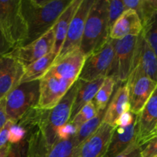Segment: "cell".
Masks as SVG:
<instances>
[{"label":"cell","instance_id":"6da1fadb","mask_svg":"<svg viewBox=\"0 0 157 157\" xmlns=\"http://www.w3.org/2000/svg\"><path fill=\"white\" fill-rule=\"evenodd\" d=\"M71 2L72 0H21L22 12L28 29V38L24 45L38 39L52 29Z\"/></svg>","mask_w":157,"mask_h":157},{"label":"cell","instance_id":"7a4b0ae2","mask_svg":"<svg viewBox=\"0 0 157 157\" xmlns=\"http://www.w3.org/2000/svg\"><path fill=\"white\" fill-rule=\"evenodd\" d=\"M109 0H94L85 25L79 50L87 57L109 41Z\"/></svg>","mask_w":157,"mask_h":157},{"label":"cell","instance_id":"3957f363","mask_svg":"<svg viewBox=\"0 0 157 157\" xmlns=\"http://www.w3.org/2000/svg\"><path fill=\"white\" fill-rule=\"evenodd\" d=\"M0 31L14 48L24 45L28 29L21 9V0H0Z\"/></svg>","mask_w":157,"mask_h":157},{"label":"cell","instance_id":"277c9868","mask_svg":"<svg viewBox=\"0 0 157 157\" xmlns=\"http://www.w3.org/2000/svg\"><path fill=\"white\" fill-rule=\"evenodd\" d=\"M39 80L20 83L5 98V110L9 121L16 123L30 109L38 107Z\"/></svg>","mask_w":157,"mask_h":157},{"label":"cell","instance_id":"5b68a950","mask_svg":"<svg viewBox=\"0 0 157 157\" xmlns=\"http://www.w3.org/2000/svg\"><path fill=\"white\" fill-rule=\"evenodd\" d=\"M78 89V80L58 103L49 110L47 117L40 125V130L49 147H52L58 140L57 131L70 120L72 107Z\"/></svg>","mask_w":157,"mask_h":157},{"label":"cell","instance_id":"8992f818","mask_svg":"<svg viewBox=\"0 0 157 157\" xmlns=\"http://www.w3.org/2000/svg\"><path fill=\"white\" fill-rule=\"evenodd\" d=\"M113 40L109 39L103 47L86 57L78 79L92 81L109 76L114 59Z\"/></svg>","mask_w":157,"mask_h":157},{"label":"cell","instance_id":"52a82bcc","mask_svg":"<svg viewBox=\"0 0 157 157\" xmlns=\"http://www.w3.org/2000/svg\"><path fill=\"white\" fill-rule=\"evenodd\" d=\"M138 36H129L113 40L115 52L109 76L113 77L116 82H126L130 75L133 67Z\"/></svg>","mask_w":157,"mask_h":157},{"label":"cell","instance_id":"ba28073f","mask_svg":"<svg viewBox=\"0 0 157 157\" xmlns=\"http://www.w3.org/2000/svg\"><path fill=\"white\" fill-rule=\"evenodd\" d=\"M126 85L129 90L130 112L138 115L152 94L157 84L146 76L138 65H134Z\"/></svg>","mask_w":157,"mask_h":157},{"label":"cell","instance_id":"9c48e42d","mask_svg":"<svg viewBox=\"0 0 157 157\" xmlns=\"http://www.w3.org/2000/svg\"><path fill=\"white\" fill-rule=\"evenodd\" d=\"M93 2L94 0H82L79 7L71 21L66 39L55 60L60 59L73 51L79 49L86 18Z\"/></svg>","mask_w":157,"mask_h":157},{"label":"cell","instance_id":"30bf717a","mask_svg":"<svg viewBox=\"0 0 157 157\" xmlns=\"http://www.w3.org/2000/svg\"><path fill=\"white\" fill-rule=\"evenodd\" d=\"M39 101L38 107L51 110L62 99L73 83L48 73L39 80Z\"/></svg>","mask_w":157,"mask_h":157},{"label":"cell","instance_id":"8fae6325","mask_svg":"<svg viewBox=\"0 0 157 157\" xmlns=\"http://www.w3.org/2000/svg\"><path fill=\"white\" fill-rule=\"evenodd\" d=\"M55 36L53 28L44 35L30 44L15 48L8 55L21 63L24 67H28L39 58L53 51Z\"/></svg>","mask_w":157,"mask_h":157},{"label":"cell","instance_id":"7c38bea8","mask_svg":"<svg viewBox=\"0 0 157 157\" xmlns=\"http://www.w3.org/2000/svg\"><path fill=\"white\" fill-rule=\"evenodd\" d=\"M115 127L103 122L98 130L83 143L76 157H103L108 150Z\"/></svg>","mask_w":157,"mask_h":157},{"label":"cell","instance_id":"4fadbf2b","mask_svg":"<svg viewBox=\"0 0 157 157\" xmlns=\"http://www.w3.org/2000/svg\"><path fill=\"white\" fill-rule=\"evenodd\" d=\"M157 127V86L142 111L138 114L137 144L139 147L155 136Z\"/></svg>","mask_w":157,"mask_h":157},{"label":"cell","instance_id":"5bb4252c","mask_svg":"<svg viewBox=\"0 0 157 157\" xmlns=\"http://www.w3.org/2000/svg\"><path fill=\"white\" fill-rule=\"evenodd\" d=\"M24 71V66L13 58L0 56V101L20 84Z\"/></svg>","mask_w":157,"mask_h":157},{"label":"cell","instance_id":"9a60e30c","mask_svg":"<svg viewBox=\"0 0 157 157\" xmlns=\"http://www.w3.org/2000/svg\"><path fill=\"white\" fill-rule=\"evenodd\" d=\"M85 60L86 56L77 49L60 59L55 60L49 72L74 84L78 80Z\"/></svg>","mask_w":157,"mask_h":157},{"label":"cell","instance_id":"2e32d148","mask_svg":"<svg viewBox=\"0 0 157 157\" xmlns=\"http://www.w3.org/2000/svg\"><path fill=\"white\" fill-rule=\"evenodd\" d=\"M138 115L135 121L127 127H115L108 150L103 157H115L130 145L137 142Z\"/></svg>","mask_w":157,"mask_h":157},{"label":"cell","instance_id":"e0dca14e","mask_svg":"<svg viewBox=\"0 0 157 157\" xmlns=\"http://www.w3.org/2000/svg\"><path fill=\"white\" fill-rule=\"evenodd\" d=\"M143 31V23L136 12L126 10L115 21L109 31V38L119 40L129 36H138Z\"/></svg>","mask_w":157,"mask_h":157},{"label":"cell","instance_id":"ac0fdd59","mask_svg":"<svg viewBox=\"0 0 157 157\" xmlns=\"http://www.w3.org/2000/svg\"><path fill=\"white\" fill-rule=\"evenodd\" d=\"M134 65H138L146 76L157 84V56L145 41L142 32L138 36Z\"/></svg>","mask_w":157,"mask_h":157},{"label":"cell","instance_id":"d6986e66","mask_svg":"<svg viewBox=\"0 0 157 157\" xmlns=\"http://www.w3.org/2000/svg\"><path fill=\"white\" fill-rule=\"evenodd\" d=\"M130 111L129 90L127 85L121 86L114 94L112 100L108 104L105 112L103 123L115 127L116 122L120 117Z\"/></svg>","mask_w":157,"mask_h":157},{"label":"cell","instance_id":"ffe728a7","mask_svg":"<svg viewBox=\"0 0 157 157\" xmlns=\"http://www.w3.org/2000/svg\"><path fill=\"white\" fill-rule=\"evenodd\" d=\"M104 79V78H102L92 81H84L78 79V89L72 104L70 120L69 122L72 121L85 105L93 101Z\"/></svg>","mask_w":157,"mask_h":157},{"label":"cell","instance_id":"44dd1931","mask_svg":"<svg viewBox=\"0 0 157 157\" xmlns=\"http://www.w3.org/2000/svg\"><path fill=\"white\" fill-rule=\"evenodd\" d=\"M81 2L82 0H72L70 4L63 11L55 25L53 26L54 36H55L53 52L56 54L57 56L66 39V34H67L71 21L75 15L77 9L79 7Z\"/></svg>","mask_w":157,"mask_h":157},{"label":"cell","instance_id":"7402d4cb","mask_svg":"<svg viewBox=\"0 0 157 157\" xmlns=\"http://www.w3.org/2000/svg\"><path fill=\"white\" fill-rule=\"evenodd\" d=\"M56 57V54L52 51L42 58L25 67L24 74L20 83L30 82L41 79L48 73Z\"/></svg>","mask_w":157,"mask_h":157},{"label":"cell","instance_id":"603a6c76","mask_svg":"<svg viewBox=\"0 0 157 157\" xmlns=\"http://www.w3.org/2000/svg\"><path fill=\"white\" fill-rule=\"evenodd\" d=\"M106 110L98 111L97 114L93 118L85 123L78 128L75 134L74 135L75 144L78 146V147L84 141H86L89 136H92L98 130L99 127L101 126V124L103 122V118H104Z\"/></svg>","mask_w":157,"mask_h":157},{"label":"cell","instance_id":"cb8c5ba5","mask_svg":"<svg viewBox=\"0 0 157 157\" xmlns=\"http://www.w3.org/2000/svg\"><path fill=\"white\" fill-rule=\"evenodd\" d=\"M78 146L74 136L68 140H58L43 157H73L76 156Z\"/></svg>","mask_w":157,"mask_h":157},{"label":"cell","instance_id":"d4e9b609","mask_svg":"<svg viewBox=\"0 0 157 157\" xmlns=\"http://www.w3.org/2000/svg\"><path fill=\"white\" fill-rule=\"evenodd\" d=\"M115 84L116 81L113 77L107 76L105 78L103 84L99 87L93 100L97 111L106 110Z\"/></svg>","mask_w":157,"mask_h":157},{"label":"cell","instance_id":"484cf974","mask_svg":"<svg viewBox=\"0 0 157 157\" xmlns=\"http://www.w3.org/2000/svg\"><path fill=\"white\" fill-rule=\"evenodd\" d=\"M142 35L148 45L157 56V12L152 13L143 23Z\"/></svg>","mask_w":157,"mask_h":157},{"label":"cell","instance_id":"4316f807","mask_svg":"<svg viewBox=\"0 0 157 157\" xmlns=\"http://www.w3.org/2000/svg\"><path fill=\"white\" fill-rule=\"evenodd\" d=\"M97 113H98V111H97L96 107L94 104V101H92L88 103L86 105H85L78 111V113L75 115V117L72 120V121L69 123H71L75 127V128L78 130V128L83 124L93 118L97 114Z\"/></svg>","mask_w":157,"mask_h":157},{"label":"cell","instance_id":"83f0119b","mask_svg":"<svg viewBox=\"0 0 157 157\" xmlns=\"http://www.w3.org/2000/svg\"><path fill=\"white\" fill-rule=\"evenodd\" d=\"M123 0H109V25L111 29L115 21L126 11Z\"/></svg>","mask_w":157,"mask_h":157},{"label":"cell","instance_id":"f1b7e54d","mask_svg":"<svg viewBox=\"0 0 157 157\" xmlns=\"http://www.w3.org/2000/svg\"><path fill=\"white\" fill-rule=\"evenodd\" d=\"M27 135V132L22 126L14 123L11 126L9 132V143L10 144H17L24 140Z\"/></svg>","mask_w":157,"mask_h":157},{"label":"cell","instance_id":"f546056e","mask_svg":"<svg viewBox=\"0 0 157 157\" xmlns=\"http://www.w3.org/2000/svg\"><path fill=\"white\" fill-rule=\"evenodd\" d=\"M27 138L17 144H10L6 157H27Z\"/></svg>","mask_w":157,"mask_h":157},{"label":"cell","instance_id":"4dcf8cb0","mask_svg":"<svg viewBox=\"0 0 157 157\" xmlns=\"http://www.w3.org/2000/svg\"><path fill=\"white\" fill-rule=\"evenodd\" d=\"M142 157L157 156V136L141 147Z\"/></svg>","mask_w":157,"mask_h":157},{"label":"cell","instance_id":"1f68e13d","mask_svg":"<svg viewBox=\"0 0 157 157\" xmlns=\"http://www.w3.org/2000/svg\"><path fill=\"white\" fill-rule=\"evenodd\" d=\"M77 130L75 128V127L71 123H67L58 129L57 131V136H58V140H65L74 136Z\"/></svg>","mask_w":157,"mask_h":157},{"label":"cell","instance_id":"d6a6232c","mask_svg":"<svg viewBox=\"0 0 157 157\" xmlns=\"http://www.w3.org/2000/svg\"><path fill=\"white\" fill-rule=\"evenodd\" d=\"M115 157H142L141 147L139 146L137 142L134 143L123 153L117 155Z\"/></svg>","mask_w":157,"mask_h":157},{"label":"cell","instance_id":"836d02e7","mask_svg":"<svg viewBox=\"0 0 157 157\" xmlns=\"http://www.w3.org/2000/svg\"><path fill=\"white\" fill-rule=\"evenodd\" d=\"M136 117V114H134L130 111L127 112L120 117L119 119L117 121L115 127H127V126L130 125Z\"/></svg>","mask_w":157,"mask_h":157},{"label":"cell","instance_id":"e575fe53","mask_svg":"<svg viewBox=\"0 0 157 157\" xmlns=\"http://www.w3.org/2000/svg\"><path fill=\"white\" fill-rule=\"evenodd\" d=\"M14 124V122L11 121H8L2 130L0 131V149L9 144V132L11 126Z\"/></svg>","mask_w":157,"mask_h":157},{"label":"cell","instance_id":"d590c367","mask_svg":"<svg viewBox=\"0 0 157 157\" xmlns=\"http://www.w3.org/2000/svg\"><path fill=\"white\" fill-rule=\"evenodd\" d=\"M15 48L6 40L0 31V56H4L10 53Z\"/></svg>","mask_w":157,"mask_h":157},{"label":"cell","instance_id":"8d00e7d4","mask_svg":"<svg viewBox=\"0 0 157 157\" xmlns=\"http://www.w3.org/2000/svg\"><path fill=\"white\" fill-rule=\"evenodd\" d=\"M8 121L9 120L5 110V100L3 99L0 101V131L2 130Z\"/></svg>","mask_w":157,"mask_h":157},{"label":"cell","instance_id":"74e56055","mask_svg":"<svg viewBox=\"0 0 157 157\" xmlns=\"http://www.w3.org/2000/svg\"><path fill=\"white\" fill-rule=\"evenodd\" d=\"M9 145H10V144H7L6 146L3 147L2 148L0 149V157H6V155H7L8 151H9Z\"/></svg>","mask_w":157,"mask_h":157},{"label":"cell","instance_id":"f35d334b","mask_svg":"<svg viewBox=\"0 0 157 157\" xmlns=\"http://www.w3.org/2000/svg\"><path fill=\"white\" fill-rule=\"evenodd\" d=\"M157 136V127H156V129H155V136Z\"/></svg>","mask_w":157,"mask_h":157},{"label":"cell","instance_id":"ab89813d","mask_svg":"<svg viewBox=\"0 0 157 157\" xmlns=\"http://www.w3.org/2000/svg\"><path fill=\"white\" fill-rule=\"evenodd\" d=\"M73 157H76V156H73Z\"/></svg>","mask_w":157,"mask_h":157},{"label":"cell","instance_id":"60d3db41","mask_svg":"<svg viewBox=\"0 0 157 157\" xmlns=\"http://www.w3.org/2000/svg\"><path fill=\"white\" fill-rule=\"evenodd\" d=\"M155 157H157V156H155Z\"/></svg>","mask_w":157,"mask_h":157}]
</instances>
